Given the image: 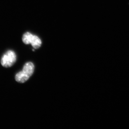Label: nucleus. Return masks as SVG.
I'll return each instance as SVG.
<instances>
[{
	"label": "nucleus",
	"mask_w": 129,
	"mask_h": 129,
	"mask_svg": "<svg viewBox=\"0 0 129 129\" xmlns=\"http://www.w3.org/2000/svg\"><path fill=\"white\" fill-rule=\"evenodd\" d=\"M30 44L34 48L38 49L41 46L42 41L37 36L34 35Z\"/></svg>",
	"instance_id": "obj_3"
},
{
	"label": "nucleus",
	"mask_w": 129,
	"mask_h": 129,
	"mask_svg": "<svg viewBox=\"0 0 129 129\" xmlns=\"http://www.w3.org/2000/svg\"><path fill=\"white\" fill-rule=\"evenodd\" d=\"M34 70V66L33 63L31 62H27L23 66L22 71L16 74V81L19 83H24L28 80L33 74Z\"/></svg>",
	"instance_id": "obj_1"
},
{
	"label": "nucleus",
	"mask_w": 129,
	"mask_h": 129,
	"mask_svg": "<svg viewBox=\"0 0 129 129\" xmlns=\"http://www.w3.org/2000/svg\"><path fill=\"white\" fill-rule=\"evenodd\" d=\"M16 56L12 50H9L5 53L1 59V64L4 67L8 68L13 66L16 62Z\"/></svg>",
	"instance_id": "obj_2"
},
{
	"label": "nucleus",
	"mask_w": 129,
	"mask_h": 129,
	"mask_svg": "<svg viewBox=\"0 0 129 129\" xmlns=\"http://www.w3.org/2000/svg\"><path fill=\"white\" fill-rule=\"evenodd\" d=\"M33 36L34 35L29 32H26L24 34L22 38V40L23 43L26 44H30Z\"/></svg>",
	"instance_id": "obj_4"
}]
</instances>
